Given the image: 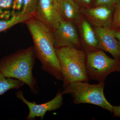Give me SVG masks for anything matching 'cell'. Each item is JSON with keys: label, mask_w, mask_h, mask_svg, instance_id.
<instances>
[{"label": "cell", "mask_w": 120, "mask_h": 120, "mask_svg": "<svg viewBox=\"0 0 120 120\" xmlns=\"http://www.w3.org/2000/svg\"><path fill=\"white\" fill-rule=\"evenodd\" d=\"M34 17L32 15H17L13 16L9 19L0 20V32L11 28L20 23H24Z\"/></svg>", "instance_id": "5bb4252c"}, {"label": "cell", "mask_w": 120, "mask_h": 120, "mask_svg": "<svg viewBox=\"0 0 120 120\" xmlns=\"http://www.w3.org/2000/svg\"><path fill=\"white\" fill-rule=\"evenodd\" d=\"M23 2L24 0H14L12 8L14 10L21 11L23 7Z\"/></svg>", "instance_id": "d6986e66"}, {"label": "cell", "mask_w": 120, "mask_h": 120, "mask_svg": "<svg viewBox=\"0 0 120 120\" xmlns=\"http://www.w3.org/2000/svg\"><path fill=\"white\" fill-rule=\"evenodd\" d=\"M81 8L93 7L94 0H74Z\"/></svg>", "instance_id": "ac0fdd59"}, {"label": "cell", "mask_w": 120, "mask_h": 120, "mask_svg": "<svg viewBox=\"0 0 120 120\" xmlns=\"http://www.w3.org/2000/svg\"><path fill=\"white\" fill-rule=\"evenodd\" d=\"M39 2V0H24L22 9L18 15H34L38 8Z\"/></svg>", "instance_id": "9a60e30c"}, {"label": "cell", "mask_w": 120, "mask_h": 120, "mask_svg": "<svg viewBox=\"0 0 120 120\" xmlns=\"http://www.w3.org/2000/svg\"><path fill=\"white\" fill-rule=\"evenodd\" d=\"M24 84L20 80L13 78H7L0 73V96L9 90L19 88Z\"/></svg>", "instance_id": "4fadbf2b"}, {"label": "cell", "mask_w": 120, "mask_h": 120, "mask_svg": "<svg viewBox=\"0 0 120 120\" xmlns=\"http://www.w3.org/2000/svg\"><path fill=\"white\" fill-rule=\"evenodd\" d=\"M52 34L55 48L70 47L82 49L77 27L73 23L62 20Z\"/></svg>", "instance_id": "52a82bcc"}, {"label": "cell", "mask_w": 120, "mask_h": 120, "mask_svg": "<svg viewBox=\"0 0 120 120\" xmlns=\"http://www.w3.org/2000/svg\"><path fill=\"white\" fill-rule=\"evenodd\" d=\"M115 7L102 5L81 8L84 17L94 27L111 28Z\"/></svg>", "instance_id": "9c48e42d"}, {"label": "cell", "mask_w": 120, "mask_h": 120, "mask_svg": "<svg viewBox=\"0 0 120 120\" xmlns=\"http://www.w3.org/2000/svg\"><path fill=\"white\" fill-rule=\"evenodd\" d=\"M93 27L98 39L99 49L109 53L113 58L120 60V49L112 29Z\"/></svg>", "instance_id": "8fae6325"}, {"label": "cell", "mask_w": 120, "mask_h": 120, "mask_svg": "<svg viewBox=\"0 0 120 120\" xmlns=\"http://www.w3.org/2000/svg\"><path fill=\"white\" fill-rule=\"evenodd\" d=\"M25 23L32 37L34 50L41 62L42 69L56 79L63 82L52 31L34 16Z\"/></svg>", "instance_id": "6da1fadb"}, {"label": "cell", "mask_w": 120, "mask_h": 120, "mask_svg": "<svg viewBox=\"0 0 120 120\" xmlns=\"http://www.w3.org/2000/svg\"><path fill=\"white\" fill-rule=\"evenodd\" d=\"M60 90H59L56 96L52 100L42 104H38L35 102L29 101L23 95V91L19 90L16 92V98L22 101L28 107L29 112L26 119L34 120L36 117H40L43 120L46 112H51L60 109L63 103V98Z\"/></svg>", "instance_id": "ba28073f"}, {"label": "cell", "mask_w": 120, "mask_h": 120, "mask_svg": "<svg viewBox=\"0 0 120 120\" xmlns=\"http://www.w3.org/2000/svg\"><path fill=\"white\" fill-rule=\"evenodd\" d=\"M112 113L113 114L114 116L120 118V105L113 106Z\"/></svg>", "instance_id": "44dd1931"}, {"label": "cell", "mask_w": 120, "mask_h": 120, "mask_svg": "<svg viewBox=\"0 0 120 120\" xmlns=\"http://www.w3.org/2000/svg\"><path fill=\"white\" fill-rule=\"evenodd\" d=\"M112 30L113 34L118 41V45L120 49V29Z\"/></svg>", "instance_id": "7402d4cb"}, {"label": "cell", "mask_w": 120, "mask_h": 120, "mask_svg": "<svg viewBox=\"0 0 120 120\" xmlns=\"http://www.w3.org/2000/svg\"><path fill=\"white\" fill-rule=\"evenodd\" d=\"M75 25L79 35L82 49L86 53L99 49L94 27L82 15Z\"/></svg>", "instance_id": "30bf717a"}, {"label": "cell", "mask_w": 120, "mask_h": 120, "mask_svg": "<svg viewBox=\"0 0 120 120\" xmlns=\"http://www.w3.org/2000/svg\"><path fill=\"white\" fill-rule=\"evenodd\" d=\"M63 78V88L73 82H88L86 53L74 47L55 48Z\"/></svg>", "instance_id": "3957f363"}, {"label": "cell", "mask_w": 120, "mask_h": 120, "mask_svg": "<svg viewBox=\"0 0 120 120\" xmlns=\"http://www.w3.org/2000/svg\"><path fill=\"white\" fill-rule=\"evenodd\" d=\"M36 57L33 46L18 50L0 60V73L5 77L23 82L33 94L37 95L39 88L32 72Z\"/></svg>", "instance_id": "7a4b0ae2"}, {"label": "cell", "mask_w": 120, "mask_h": 120, "mask_svg": "<svg viewBox=\"0 0 120 120\" xmlns=\"http://www.w3.org/2000/svg\"><path fill=\"white\" fill-rule=\"evenodd\" d=\"M86 65L89 79L105 82L110 73L120 72V60L110 57L103 50L86 53Z\"/></svg>", "instance_id": "5b68a950"}, {"label": "cell", "mask_w": 120, "mask_h": 120, "mask_svg": "<svg viewBox=\"0 0 120 120\" xmlns=\"http://www.w3.org/2000/svg\"><path fill=\"white\" fill-rule=\"evenodd\" d=\"M120 2V0H94L93 7L109 5L115 7Z\"/></svg>", "instance_id": "e0dca14e"}, {"label": "cell", "mask_w": 120, "mask_h": 120, "mask_svg": "<svg viewBox=\"0 0 120 120\" xmlns=\"http://www.w3.org/2000/svg\"><path fill=\"white\" fill-rule=\"evenodd\" d=\"M105 82L91 84L88 82H73L63 88V95L69 94L76 105L88 103L98 106L112 112L113 105L107 101L104 94Z\"/></svg>", "instance_id": "277c9868"}, {"label": "cell", "mask_w": 120, "mask_h": 120, "mask_svg": "<svg viewBox=\"0 0 120 120\" xmlns=\"http://www.w3.org/2000/svg\"><path fill=\"white\" fill-rule=\"evenodd\" d=\"M14 0H0V8L8 9L12 7Z\"/></svg>", "instance_id": "ffe728a7"}, {"label": "cell", "mask_w": 120, "mask_h": 120, "mask_svg": "<svg viewBox=\"0 0 120 120\" xmlns=\"http://www.w3.org/2000/svg\"><path fill=\"white\" fill-rule=\"evenodd\" d=\"M111 29H120V2L115 7Z\"/></svg>", "instance_id": "2e32d148"}, {"label": "cell", "mask_w": 120, "mask_h": 120, "mask_svg": "<svg viewBox=\"0 0 120 120\" xmlns=\"http://www.w3.org/2000/svg\"><path fill=\"white\" fill-rule=\"evenodd\" d=\"M62 0H39L34 16L52 32L56 30L62 19L61 15Z\"/></svg>", "instance_id": "8992f818"}, {"label": "cell", "mask_w": 120, "mask_h": 120, "mask_svg": "<svg viewBox=\"0 0 120 120\" xmlns=\"http://www.w3.org/2000/svg\"><path fill=\"white\" fill-rule=\"evenodd\" d=\"M61 15L62 20L75 25L82 15L81 8L74 0H62Z\"/></svg>", "instance_id": "7c38bea8"}]
</instances>
